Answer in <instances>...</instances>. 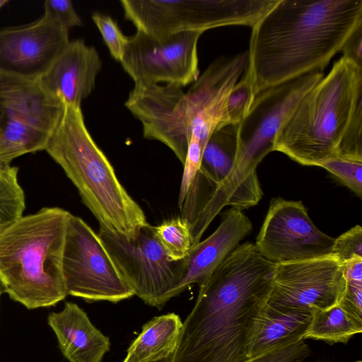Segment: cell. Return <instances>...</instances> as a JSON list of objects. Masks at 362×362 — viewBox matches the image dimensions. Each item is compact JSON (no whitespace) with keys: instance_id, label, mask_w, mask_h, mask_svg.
Listing matches in <instances>:
<instances>
[{"instance_id":"d6986e66","label":"cell","mask_w":362,"mask_h":362,"mask_svg":"<svg viewBox=\"0 0 362 362\" xmlns=\"http://www.w3.org/2000/svg\"><path fill=\"white\" fill-rule=\"evenodd\" d=\"M310 317V311L275 309L265 305L253 319L248 332L247 358L281 344L302 339Z\"/></svg>"},{"instance_id":"7a4b0ae2","label":"cell","mask_w":362,"mask_h":362,"mask_svg":"<svg viewBox=\"0 0 362 362\" xmlns=\"http://www.w3.org/2000/svg\"><path fill=\"white\" fill-rule=\"evenodd\" d=\"M362 25V0H279L253 27L247 69L255 96L324 70Z\"/></svg>"},{"instance_id":"2e32d148","label":"cell","mask_w":362,"mask_h":362,"mask_svg":"<svg viewBox=\"0 0 362 362\" xmlns=\"http://www.w3.org/2000/svg\"><path fill=\"white\" fill-rule=\"evenodd\" d=\"M252 230V223L242 210L231 207L225 211L216 230L206 239L194 245L184 258L182 277L173 293V298L191 284L202 286Z\"/></svg>"},{"instance_id":"f546056e","label":"cell","mask_w":362,"mask_h":362,"mask_svg":"<svg viewBox=\"0 0 362 362\" xmlns=\"http://www.w3.org/2000/svg\"><path fill=\"white\" fill-rule=\"evenodd\" d=\"M44 9L45 16L68 30L83 25L70 0H46Z\"/></svg>"},{"instance_id":"83f0119b","label":"cell","mask_w":362,"mask_h":362,"mask_svg":"<svg viewBox=\"0 0 362 362\" xmlns=\"http://www.w3.org/2000/svg\"><path fill=\"white\" fill-rule=\"evenodd\" d=\"M310 355L305 340L298 339L250 358L245 362H304Z\"/></svg>"},{"instance_id":"ac0fdd59","label":"cell","mask_w":362,"mask_h":362,"mask_svg":"<svg viewBox=\"0 0 362 362\" xmlns=\"http://www.w3.org/2000/svg\"><path fill=\"white\" fill-rule=\"evenodd\" d=\"M47 322L69 362H101L110 341L97 329L77 304L66 302L59 312L51 313Z\"/></svg>"},{"instance_id":"603a6c76","label":"cell","mask_w":362,"mask_h":362,"mask_svg":"<svg viewBox=\"0 0 362 362\" xmlns=\"http://www.w3.org/2000/svg\"><path fill=\"white\" fill-rule=\"evenodd\" d=\"M156 230L170 259L185 258L192 247L189 228L182 218H171L156 226Z\"/></svg>"},{"instance_id":"30bf717a","label":"cell","mask_w":362,"mask_h":362,"mask_svg":"<svg viewBox=\"0 0 362 362\" xmlns=\"http://www.w3.org/2000/svg\"><path fill=\"white\" fill-rule=\"evenodd\" d=\"M62 272L68 295L86 302L116 303L134 296L99 235L72 214L66 228Z\"/></svg>"},{"instance_id":"6da1fadb","label":"cell","mask_w":362,"mask_h":362,"mask_svg":"<svg viewBox=\"0 0 362 362\" xmlns=\"http://www.w3.org/2000/svg\"><path fill=\"white\" fill-rule=\"evenodd\" d=\"M275 264L238 245L199 287L169 362H245L255 317L264 307Z\"/></svg>"},{"instance_id":"e575fe53","label":"cell","mask_w":362,"mask_h":362,"mask_svg":"<svg viewBox=\"0 0 362 362\" xmlns=\"http://www.w3.org/2000/svg\"><path fill=\"white\" fill-rule=\"evenodd\" d=\"M354 362H361V361H354Z\"/></svg>"},{"instance_id":"e0dca14e","label":"cell","mask_w":362,"mask_h":362,"mask_svg":"<svg viewBox=\"0 0 362 362\" xmlns=\"http://www.w3.org/2000/svg\"><path fill=\"white\" fill-rule=\"evenodd\" d=\"M102 62L95 47L82 40L70 41L45 73L42 86L65 105L81 106L95 88Z\"/></svg>"},{"instance_id":"5b68a950","label":"cell","mask_w":362,"mask_h":362,"mask_svg":"<svg viewBox=\"0 0 362 362\" xmlns=\"http://www.w3.org/2000/svg\"><path fill=\"white\" fill-rule=\"evenodd\" d=\"M362 101V68L344 57L301 99L277 134L273 151L318 166L337 155L353 114Z\"/></svg>"},{"instance_id":"d4e9b609","label":"cell","mask_w":362,"mask_h":362,"mask_svg":"<svg viewBox=\"0 0 362 362\" xmlns=\"http://www.w3.org/2000/svg\"><path fill=\"white\" fill-rule=\"evenodd\" d=\"M322 167L339 179L358 197H362V161L334 156Z\"/></svg>"},{"instance_id":"4dcf8cb0","label":"cell","mask_w":362,"mask_h":362,"mask_svg":"<svg viewBox=\"0 0 362 362\" xmlns=\"http://www.w3.org/2000/svg\"><path fill=\"white\" fill-rule=\"evenodd\" d=\"M342 57L362 68V25L356 28L343 45Z\"/></svg>"},{"instance_id":"ba28073f","label":"cell","mask_w":362,"mask_h":362,"mask_svg":"<svg viewBox=\"0 0 362 362\" xmlns=\"http://www.w3.org/2000/svg\"><path fill=\"white\" fill-rule=\"evenodd\" d=\"M277 0H122L124 17L156 37L231 25L252 28Z\"/></svg>"},{"instance_id":"9a60e30c","label":"cell","mask_w":362,"mask_h":362,"mask_svg":"<svg viewBox=\"0 0 362 362\" xmlns=\"http://www.w3.org/2000/svg\"><path fill=\"white\" fill-rule=\"evenodd\" d=\"M70 42L69 30L44 15L0 29V71L39 78Z\"/></svg>"},{"instance_id":"1f68e13d","label":"cell","mask_w":362,"mask_h":362,"mask_svg":"<svg viewBox=\"0 0 362 362\" xmlns=\"http://www.w3.org/2000/svg\"><path fill=\"white\" fill-rule=\"evenodd\" d=\"M9 1L8 0H0V9L6 4Z\"/></svg>"},{"instance_id":"836d02e7","label":"cell","mask_w":362,"mask_h":362,"mask_svg":"<svg viewBox=\"0 0 362 362\" xmlns=\"http://www.w3.org/2000/svg\"><path fill=\"white\" fill-rule=\"evenodd\" d=\"M3 293H4L3 292L0 291V300H1V295H2Z\"/></svg>"},{"instance_id":"d6a6232c","label":"cell","mask_w":362,"mask_h":362,"mask_svg":"<svg viewBox=\"0 0 362 362\" xmlns=\"http://www.w3.org/2000/svg\"><path fill=\"white\" fill-rule=\"evenodd\" d=\"M169 360H170V358H165V359L157 361V362H169Z\"/></svg>"},{"instance_id":"7c38bea8","label":"cell","mask_w":362,"mask_h":362,"mask_svg":"<svg viewBox=\"0 0 362 362\" xmlns=\"http://www.w3.org/2000/svg\"><path fill=\"white\" fill-rule=\"evenodd\" d=\"M247 62V51L217 58L180 96L177 111L187 130L188 144L195 143L204 148L214 131L228 124V97Z\"/></svg>"},{"instance_id":"9c48e42d","label":"cell","mask_w":362,"mask_h":362,"mask_svg":"<svg viewBox=\"0 0 362 362\" xmlns=\"http://www.w3.org/2000/svg\"><path fill=\"white\" fill-rule=\"evenodd\" d=\"M134 295L162 309L182 277L184 259H169L156 226L146 223L133 238L100 227L98 233Z\"/></svg>"},{"instance_id":"5bb4252c","label":"cell","mask_w":362,"mask_h":362,"mask_svg":"<svg viewBox=\"0 0 362 362\" xmlns=\"http://www.w3.org/2000/svg\"><path fill=\"white\" fill-rule=\"evenodd\" d=\"M334 239L315 226L300 201L276 198L254 245L264 258L280 264L331 255Z\"/></svg>"},{"instance_id":"484cf974","label":"cell","mask_w":362,"mask_h":362,"mask_svg":"<svg viewBox=\"0 0 362 362\" xmlns=\"http://www.w3.org/2000/svg\"><path fill=\"white\" fill-rule=\"evenodd\" d=\"M362 101L353 114L339 144L337 156L362 161Z\"/></svg>"},{"instance_id":"8fae6325","label":"cell","mask_w":362,"mask_h":362,"mask_svg":"<svg viewBox=\"0 0 362 362\" xmlns=\"http://www.w3.org/2000/svg\"><path fill=\"white\" fill-rule=\"evenodd\" d=\"M203 33L185 31L156 37L136 30L128 37L119 62L134 85L186 86L199 76L197 43Z\"/></svg>"},{"instance_id":"52a82bcc","label":"cell","mask_w":362,"mask_h":362,"mask_svg":"<svg viewBox=\"0 0 362 362\" xmlns=\"http://www.w3.org/2000/svg\"><path fill=\"white\" fill-rule=\"evenodd\" d=\"M64 109L39 78L0 71V165L45 150Z\"/></svg>"},{"instance_id":"cb8c5ba5","label":"cell","mask_w":362,"mask_h":362,"mask_svg":"<svg viewBox=\"0 0 362 362\" xmlns=\"http://www.w3.org/2000/svg\"><path fill=\"white\" fill-rule=\"evenodd\" d=\"M255 93L252 78L247 66L243 75L229 93L226 113L228 124H239L245 117L252 103Z\"/></svg>"},{"instance_id":"4fadbf2b","label":"cell","mask_w":362,"mask_h":362,"mask_svg":"<svg viewBox=\"0 0 362 362\" xmlns=\"http://www.w3.org/2000/svg\"><path fill=\"white\" fill-rule=\"evenodd\" d=\"M346 288L342 264L333 255L275 264L266 305L312 312L337 305Z\"/></svg>"},{"instance_id":"f1b7e54d","label":"cell","mask_w":362,"mask_h":362,"mask_svg":"<svg viewBox=\"0 0 362 362\" xmlns=\"http://www.w3.org/2000/svg\"><path fill=\"white\" fill-rule=\"evenodd\" d=\"M332 255L341 264L362 259V228L359 225L334 239Z\"/></svg>"},{"instance_id":"7402d4cb","label":"cell","mask_w":362,"mask_h":362,"mask_svg":"<svg viewBox=\"0 0 362 362\" xmlns=\"http://www.w3.org/2000/svg\"><path fill=\"white\" fill-rule=\"evenodd\" d=\"M18 168L0 165V232L23 216L25 194Z\"/></svg>"},{"instance_id":"ffe728a7","label":"cell","mask_w":362,"mask_h":362,"mask_svg":"<svg viewBox=\"0 0 362 362\" xmlns=\"http://www.w3.org/2000/svg\"><path fill=\"white\" fill-rule=\"evenodd\" d=\"M183 322L171 313L153 317L142 327L123 362H157L170 358L176 349Z\"/></svg>"},{"instance_id":"3957f363","label":"cell","mask_w":362,"mask_h":362,"mask_svg":"<svg viewBox=\"0 0 362 362\" xmlns=\"http://www.w3.org/2000/svg\"><path fill=\"white\" fill-rule=\"evenodd\" d=\"M71 214L45 207L0 232V279L5 293L28 309L53 306L68 295L62 258Z\"/></svg>"},{"instance_id":"8992f818","label":"cell","mask_w":362,"mask_h":362,"mask_svg":"<svg viewBox=\"0 0 362 362\" xmlns=\"http://www.w3.org/2000/svg\"><path fill=\"white\" fill-rule=\"evenodd\" d=\"M314 69L257 93L245 117L238 124L235 170L228 194L237 202L259 200L262 191L257 167L273 151L276 136L305 94L322 78Z\"/></svg>"},{"instance_id":"4316f807","label":"cell","mask_w":362,"mask_h":362,"mask_svg":"<svg viewBox=\"0 0 362 362\" xmlns=\"http://www.w3.org/2000/svg\"><path fill=\"white\" fill-rule=\"evenodd\" d=\"M91 18L100 32L111 56L115 60L120 62L128 41V37L122 33L117 23L112 17L95 12L92 14Z\"/></svg>"},{"instance_id":"277c9868","label":"cell","mask_w":362,"mask_h":362,"mask_svg":"<svg viewBox=\"0 0 362 362\" xmlns=\"http://www.w3.org/2000/svg\"><path fill=\"white\" fill-rule=\"evenodd\" d=\"M45 151L75 185L100 227L133 238L147 223L144 211L90 134L81 106L65 105Z\"/></svg>"},{"instance_id":"44dd1931","label":"cell","mask_w":362,"mask_h":362,"mask_svg":"<svg viewBox=\"0 0 362 362\" xmlns=\"http://www.w3.org/2000/svg\"><path fill=\"white\" fill-rule=\"evenodd\" d=\"M362 332V313L339 302L325 310L314 309L302 339L320 340L330 344H346Z\"/></svg>"}]
</instances>
